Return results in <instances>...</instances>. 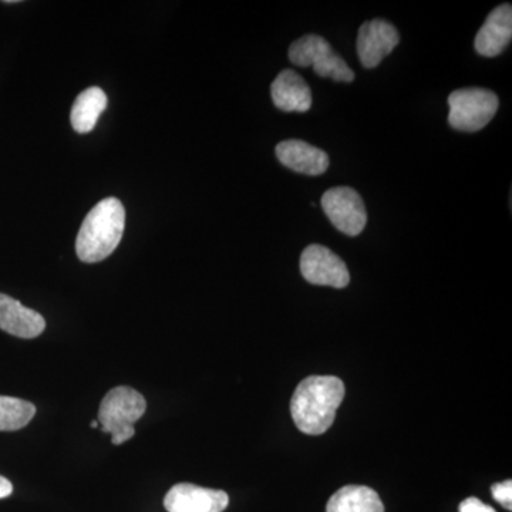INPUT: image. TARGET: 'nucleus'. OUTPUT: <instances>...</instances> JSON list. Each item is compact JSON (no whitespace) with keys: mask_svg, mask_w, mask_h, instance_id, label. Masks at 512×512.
I'll return each mask as SVG.
<instances>
[{"mask_svg":"<svg viewBox=\"0 0 512 512\" xmlns=\"http://www.w3.org/2000/svg\"><path fill=\"white\" fill-rule=\"evenodd\" d=\"M458 510H460V512H497L493 507H490V505L481 503L476 497L467 498L466 501L460 504Z\"/></svg>","mask_w":512,"mask_h":512,"instance_id":"18","label":"nucleus"},{"mask_svg":"<svg viewBox=\"0 0 512 512\" xmlns=\"http://www.w3.org/2000/svg\"><path fill=\"white\" fill-rule=\"evenodd\" d=\"M147 402L143 394L127 386L110 390L101 400L99 423L103 433L113 436L114 446L126 443L136 434L134 424L144 416Z\"/></svg>","mask_w":512,"mask_h":512,"instance_id":"3","label":"nucleus"},{"mask_svg":"<svg viewBox=\"0 0 512 512\" xmlns=\"http://www.w3.org/2000/svg\"><path fill=\"white\" fill-rule=\"evenodd\" d=\"M511 37L512 8L510 3H504L488 15L484 25L478 30L474 46L478 55L495 57L507 49L511 43Z\"/></svg>","mask_w":512,"mask_h":512,"instance_id":"10","label":"nucleus"},{"mask_svg":"<svg viewBox=\"0 0 512 512\" xmlns=\"http://www.w3.org/2000/svg\"><path fill=\"white\" fill-rule=\"evenodd\" d=\"M13 493V485L8 478L0 476V500L9 497Z\"/></svg>","mask_w":512,"mask_h":512,"instance_id":"19","label":"nucleus"},{"mask_svg":"<svg viewBox=\"0 0 512 512\" xmlns=\"http://www.w3.org/2000/svg\"><path fill=\"white\" fill-rule=\"evenodd\" d=\"M301 274L309 284L343 289L350 284L348 266L323 245H309L301 255Z\"/></svg>","mask_w":512,"mask_h":512,"instance_id":"7","label":"nucleus"},{"mask_svg":"<svg viewBox=\"0 0 512 512\" xmlns=\"http://www.w3.org/2000/svg\"><path fill=\"white\" fill-rule=\"evenodd\" d=\"M326 512H384V505L372 488L346 485L330 497Z\"/></svg>","mask_w":512,"mask_h":512,"instance_id":"14","label":"nucleus"},{"mask_svg":"<svg viewBox=\"0 0 512 512\" xmlns=\"http://www.w3.org/2000/svg\"><path fill=\"white\" fill-rule=\"evenodd\" d=\"M99 426H100V423L97 420H93L92 423H90V427H92V429H97V427H99Z\"/></svg>","mask_w":512,"mask_h":512,"instance_id":"20","label":"nucleus"},{"mask_svg":"<svg viewBox=\"0 0 512 512\" xmlns=\"http://www.w3.org/2000/svg\"><path fill=\"white\" fill-rule=\"evenodd\" d=\"M272 101L276 109L282 111H298L305 113L312 107L311 87L301 74L286 69L276 76L271 86Z\"/></svg>","mask_w":512,"mask_h":512,"instance_id":"13","label":"nucleus"},{"mask_svg":"<svg viewBox=\"0 0 512 512\" xmlns=\"http://www.w3.org/2000/svg\"><path fill=\"white\" fill-rule=\"evenodd\" d=\"M46 320L16 299L0 293V329L16 338L33 339L42 335Z\"/></svg>","mask_w":512,"mask_h":512,"instance_id":"12","label":"nucleus"},{"mask_svg":"<svg viewBox=\"0 0 512 512\" xmlns=\"http://www.w3.org/2000/svg\"><path fill=\"white\" fill-rule=\"evenodd\" d=\"M400 35L392 23L383 19L367 20L357 33V56L365 69H375L384 57L399 45Z\"/></svg>","mask_w":512,"mask_h":512,"instance_id":"8","label":"nucleus"},{"mask_svg":"<svg viewBox=\"0 0 512 512\" xmlns=\"http://www.w3.org/2000/svg\"><path fill=\"white\" fill-rule=\"evenodd\" d=\"M491 493L495 501H498L508 511L512 510V481L507 480L504 483L494 484Z\"/></svg>","mask_w":512,"mask_h":512,"instance_id":"17","label":"nucleus"},{"mask_svg":"<svg viewBox=\"0 0 512 512\" xmlns=\"http://www.w3.org/2000/svg\"><path fill=\"white\" fill-rule=\"evenodd\" d=\"M323 212L348 237L362 234L367 224V211L363 198L352 187H333L322 195Z\"/></svg>","mask_w":512,"mask_h":512,"instance_id":"6","label":"nucleus"},{"mask_svg":"<svg viewBox=\"0 0 512 512\" xmlns=\"http://www.w3.org/2000/svg\"><path fill=\"white\" fill-rule=\"evenodd\" d=\"M448 124L458 131L477 133L497 114L498 96L488 89L470 87L456 90L448 96Z\"/></svg>","mask_w":512,"mask_h":512,"instance_id":"4","label":"nucleus"},{"mask_svg":"<svg viewBox=\"0 0 512 512\" xmlns=\"http://www.w3.org/2000/svg\"><path fill=\"white\" fill-rule=\"evenodd\" d=\"M107 107V96L100 87H90L77 96L70 113L74 131L87 134L96 127L99 117Z\"/></svg>","mask_w":512,"mask_h":512,"instance_id":"15","label":"nucleus"},{"mask_svg":"<svg viewBox=\"0 0 512 512\" xmlns=\"http://www.w3.org/2000/svg\"><path fill=\"white\" fill-rule=\"evenodd\" d=\"M345 384L335 376H311L296 387L291 413L296 427L305 434L326 433L345 399Z\"/></svg>","mask_w":512,"mask_h":512,"instance_id":"1","label":"nucleus"},{"mask_svg":"<svg viewBox=\"0 0 512 512\" xmlns=\"http://www.w3.org/2000/svg\"><path fill=\"white\" fill-rule=\"evenodd\" d=\"M276 157L285 167L303 175L325 174L329 168V156L320 148L302 140H285L275 148Z\"/></svg>","mask_w":512,"mask_h":512,"instance_id":"11","label":"nucleus"},{"mask_svg":"<svg viewBox=\"0 0 512 512\" xmlns=\"http://www.w3.org/2000/svg\"><path fill=\"white\" fill-rule=\"evenodd\" d=\"M126 227V211L117 198L101 200L84 218L76 239L80 261L96 264L119 247Z\"/></svg>","mask_w":512,"mask_h":512,"instance_id":"2","label":"nucleus"},{"mask_svg":"<svg viewBox=\"0 0 512 512\" xmlns=\"http://www.w3.org/2000/svg\"><path fill=\"white\" fill-rule=\"evenodd\" d=\"M288 56L296 66L313 67L318 76L328 77L333 82L352 83L355 80V72L322 36L299 37L289 47Z\"/></svg>","mask_w":512,"mask_h":512,"instance_id":"5","label":"nucleus"},{"mask_svg":"<svg viewBox=\"0 0 512 512\" xmlns=\"http://www.w3.org/2000/svg\"><path fill=\"white\" fill-rule=\"evenodd\" d=\"M225 491L181 483L174 485L164 498L168 512H222L228 507Z\"/></svg>","mask_w":512,"mask_h":512,"instance_id":"9","label":"nucleus"},{"mask_svg":"<svg viewBox=\"0 0 512 512\" xmlns=\"http://www.w3.org/2000/svg\"><path fill=\"white\" fill-rule=\"evenodd\" d=\"M36 407L18 397L0 396V431H18L28 426Z\"/></svg>","mask_w":512,"mask_h":512,"instance_id":"16","label":"nucleus"}]
</instances>
